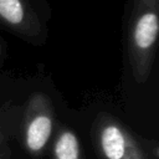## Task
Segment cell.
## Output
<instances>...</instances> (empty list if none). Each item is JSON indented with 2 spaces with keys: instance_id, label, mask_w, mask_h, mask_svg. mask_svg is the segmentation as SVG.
<instances>
[{
  "instance_id": "obj_1",
  "label": "cell",
  "mask_w": 159,
  "mask_h": 159,
  "mask_svg": "<svg viewBox=\"0 0 159 159\" xmlns=\"http://www.w3.org/2000/svg\"><path fill=\"white\" fill-rule=\"evenodd\" d=\"M0 22L17 31H31L36 24L29 0H0Z\"/></svg>"
},
{
  "instance_id": "obj_4",
  "label": "cell",
  "mask_w": 159,
  "mask_h": 159,
  "mask_svg": "<svg viewBox=\"0 0 159 159\" xmlns=\"http://www.w3.org/2000/svg\"><path fill=\"white\" fill-rule=\"evenodd\" d=\"M57 159H78V142L72 132H63L56 142Z\"/></svg>"
},
{
  "instance_id": "obj_2",
  "label": "cell",
  "mask_w": 159,
  "mask_h": 159,
  "mask_svg": "<svg viewBox=\"0 0 159 159\" xmlns=\"http://www.w3.org/2000/svg\"><path fill=\"white\" fill-rule=\"evenodd\" d=\"M101 144L104 155L108 159H122L125 152V138L122 130L116 125L104 128L101 135Z\"/></svg>"
},
{
  "instance_id": "obj_3",
  "label": "cell",
  "mask_w": 159,
  "mask_h": 159,
  "mask_svg": "<svg viewBox=\"0 0 159 159\" xmlns=\"http://www.w3.org/2000/svg\"><path fill=\"white\" fill-rule=\"evenodd\" d=\"M51 119L47 116L36 117L29 125L26 133V142L31 150H40L47 143L51 134Z\"/></svg>"
}]
</instances>
